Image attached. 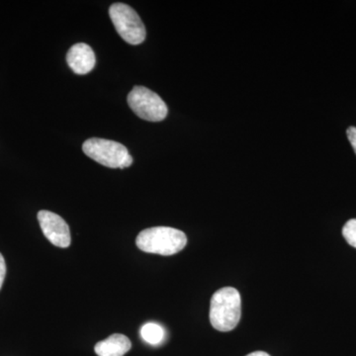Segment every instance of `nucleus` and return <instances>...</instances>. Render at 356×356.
I'll return each instance as SVG.
<instances>
[{"mask_svg": "<svg viewBox=\"0 0 356 356\" xmlns=\"http://www.w3.org/2000/svg\"><path fill=\"white\" fill-rule=\"evenodd\" d=\"M242 314V300L238 290L224 287L218 290L211 299L210 322L219 332L233 331Z\"/></svg>", "mask_w": 356, "mask_h": 356, "instance_id": "obj_1", "label": "nucleus"}, {"mask_svg": "<svg viewBox=\"0 0 356 356\" xmlns=\"http://www.w3.org/2000/svg\"><path fill=\"white\" fill-rule=\"evenodd\" d=\"M142 252L161 255H173L184 250L187 238L184 232L170 227H154L140 232L136 238Z\"/></svg>", "mask_w": 356, "mask_h": 356, "instance_id": "obj_2", "label": "nucleus"}, {"mask_svg": "<svg viewBox=\"0 0 356 356\" xmlns=\"http://www.w3.org/2000/svg\"><path fill=\"white\" fill-rule=\"evenodd\" d=\"M83 149L89 158L107 168L123 170L133 163L127 147L115 140L91 138L83 143Z\"/></svg>", "mask_w": 356, "mask_h": 356, "instance_id": "obj_3", "label": "nucleus"}, {"mask_svg": "<svg viewBox=\"0 0 356 356\" xmlns=\"http://www.w3.org/2000/svg\"><path fill=\"white\" fill-rule=\"evenodd\" d=\"M109 15L117 33L124 41L131 44H140L146 39V27L132 7L124 3L112 4Z\"/></svg>", "mask_w": 356, "mask_h": 356, "instance_id": "obj_4", "label": "nucleus"}, {"mask_svg": "<svg viewBox=\"0 0 356 356\" xmlns=\"http://www.w3.org/2000/svg\"><path fill=\"white\" fill-rule=\"evenodd\" d=\"M128 104L140 118L161 122L168 116V109L161 96L145 86H135L128 95Z\"/></svg>", "mask_w": 356, "mask_h": 356, "instance_id": "obj_5", "label": "nucleus"}, {"mask_svg": "<svg viewBox=\"0 0 356 356\" xmlns=\"http://www.w3.org/2000/svg\"><path fill=\"white\" fill-rule=\"evenodd\" d=\"M38 221L44 236L58 248H69L72 236L69 225L55 213L42 210L38 213Z\"/></svg>", "mask_w": 356, "mask_h": 356, "instance_id": "obj_6", "label": "nucleus"}, {"mask_svg": "<svg viewBox=\"0 0 356 356\" xmlns=\"http://www.w3.org/2000/svg\"><path fill=\"white\" fill-rule=\"evenodd\" d=\"M67 62L74 74L83 76L95 69V54L88 44L77 43L67 51Z\"/></svg>", "mask_w": 356, "mask_h": 356, "instance_id": "obj_7", "label": "nucleus"}, {"mask_svg": "<svg viewBox=\"0 0 356 356\" xmlns=\"http://www.w3.org/2000/svg\"><path fill=\"white\" fill-rule=\"evenodd\" d=\"M131 348L132 343L127 337L115 334L96 343L95 350L98 356H124Z\"/></svg>", "mask_w": 356, "mask_h": 356, "instance_id": "obj_8", "label": "nucleus"}, {"mask_svg": "<svg viewBox=\"0 0 356 356\" xmlns=\"http://www.w3.org/2000/svg\"><path fill=\"white\" fill-rule=\"evenodd\" d=\"M140 336L146 343L152 346H158L165 339V331L156 323H147L140 329Z\"/></svg>", "mask_w": 356, "mask_h": 356, "instance_id": "obj_9", "label": "nucleus"}, {"mask_svg": "<svg viewBox=\"0 0 356 356\" xmlns=\"http://www.w3.org/2000/svg\"><path fill=\"white\" fill-rule=\"evenodd\" d=\"M343 236L348 245L356 248V219L346 222L343 228Z\"/></svg>", "mask_w": 356, "mask_h": 356, "instance_id": "obj_10", "label": "nucleus"}, {"mask_svg": "<svg viewBox=\"0 0 356 356\" xmlns=\"http://www.w3.org/2000/svg\"><path fill=\"white\" fill-rule=\"evenodd\" d=\"M6 275V264L4 261L3 255L0 254V289H1L2 284H3L4 280Z\"/></svg>", "mask_w": 356, "mask_h": 356, "instance_id": "obj_11", "label": "nucleus"}, {"mask_svg": "<svg viewBox=\"0 0 356 356\" xmlns=\"http://www.w3.org/2000/svg\"><path fill=\"white\" fill-rule=\"evenodd\" d=\"M346 134H348V140H350L351 146H353L356 154V127L348 128Z\"/></svg>", "mask_w": 356, "mask_h": 356, "instance_id": "obj_12", "label": "nucleus"}, {"mask_svg": "<svg viewBox=\"0 0 356 356\" xmlns=\"http://www.w3.org/2000/svg\"><path fill=\"white\" fill-rule=\"evenodd\" d=\"M247 356H270L268 353H264V351H254V353H250Z\"/></svg>", "mask_w": 356, "mask_h": 356, "instance_id": "obj_13", "label": "nucleus"}]
</instances>
